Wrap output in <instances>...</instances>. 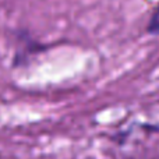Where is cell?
I'll return each mask as SVG.
<instances>
[{"label": "cell", "instance_id": "1", "mask_svg": "<svg viewBox=\"0 0 159 159\" xmlns=\"http://www.w3.org/2000/svg\"><path fill=\"white\" fill-rule=\"evenodd\" d=\"M147 31H148L149 34H159V7L157 8V11L152 14Z\"/></svg>", "mask_w": 159, "mask_h": 159}]
</instances>
